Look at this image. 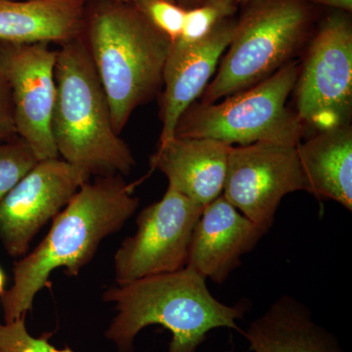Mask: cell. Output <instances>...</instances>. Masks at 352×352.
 Segmentation results:
<instances>
[{
  "label": "cell",
  "instance_id": "ffe728a7",
  "mask_svg": "<svg viewBox=\"0 0 352 352\" xmlns=\"http://www.w3.org/2000/svg\"><path fill=\"white\" fill-rule=\"evenodd\" d=\"M133 3L155 28L170 39L171 43L179 38L187 9L175 0H136Z\"/></svg>",
  "mask_w": 352,
  "mask_h": 352
},
{
  "label": "cell",
  "instance_id": "7a4b0ae2",
  "mask_svg": "<svg viewBox=\"0 0 352 352\" xmlns=\"http://www.w3.org/2000/svg\"><path fill=\"white\" fill-rule=\"evenodd\" d=\"M103 300L113 303L117 311L106 337L118 352H133L138 333L150 325L170 331L166 352H197L214 329L242 333L237 321L247 309L241 303L231 307L219 302L208 289L207 279L186 266L112 287Z\"/></svg>",
  "mask_w": 352,
  "mask_h": 352
},
{
  "label": "cell",
  "instance_id": "cb8c5ba5",
  "mask_svg": "<svg viewBox=\"0 0 352 352\" xmlns=\"http://www.w3.org/2000/svg\"><path fill=\"white\" fill-rule=\"evenodd\" d=\"M176 3L179 4L183 8L190 9L200 6L204 0H175Z\"/></svg>",
  "mask_w": 352,
  "mask_h": 352
},
{
  "label": "cell",
  "instance_id": "9c48e42d",
  "mask_svg": "<svg viewBox=\"0 0 352 352\" xmlns=\"http://www.w3.org/2000/svg\"><path fill=\"white\" fill-rule=\"evenodd\" d=\"M307 191L296 146L258 142L232 146L222 196L267 233L282 199Z\"/></svg>",
  "mask_w": 352,
  "mask_h": 352
},
{
  "label": "cell",
  "instance_id": "ba28073f",
  "mask_svg": "<svg viewBox=\"0 0 352 352\" xmlns=\"http://www.w3.org/2000/svg\"><path fill=\"white\" fill-rule=\"evenodd\" d=\"M204 208L168 186L161 200L138 214L135 233L116 252L118 285L185 267L192 235Z\"/></svg>",
  "mask_w": 352,
  "mask_h": 352
},
{
  "label": "cell",
  "instance_id": "4fadbf2b",
  "mask_svg": "<svg viewBox=\"0 0 352 352\" xmlns=\"http://www.w3.org/2000/svg\"><path fill=\"white\" fill-rule=\"evenodd\" d=\"M236 20H224L207 38L191 50L170 54L164 66L161 119L163 122L159 145L175 138L182 113L203 94L224 51L228 48Z\"/></svg>",
  "mask_w": 352,
  "mask_h": 352
},
{
  "label": "cell",
  "instance_id": "ac0fdd59",
  "mask_svg": "<svg viewBox=\"0 0 352 352\" xmlns=\"http://www.w3.org/2000/svg\"><path fill=\"white\" fill-rule=\"evenodd\" d=\"M237 6L233 0H204L187 9L182 34L171 43L170 54H179L201 43L224 20L232 18Z\"/></svg>",
  "mask_w": 352,
  "mask_h": 352
},
{
  "label": "cell",
  "instance_id": "44dd1931",
  "mask_svg": "<svg viewBox=\"0 0 352 352\" xmlns=\"http://www.w3.org/2000/svg\"><path fill=\"white\" fill-rule=\"evenodd\" d=\"M0 352H74L58 349L47 338H36L25 327L24 318L0 324Z\"/></svg>",
  "mask_w": 352,
  "mask_h": 352
},
{
  "label": "cell",
  "instance_id": "484cf974",
  "mask_svg": "<svg viewBox=\"0 0 352 352\" xmlns=\"http://www.w3.org/2000/svg\"><path fill=\"white\" fill-rule=\"evenodd\" d=\"M234 2H235L236 4H240V3H249L250 1H252V0H233Z\"/></svg>",
  "mask_w": 352,
  "mask_h": 352
},
{
  "label": "cell",
  "instance_id": "d6986e66",
  "mask_svg": "<svg viewBox=\"0 0 352 352\" xmlns=\"http://www.w3.org/2000/svg\"><path fill=\"white\" fill-rule=\"evenodd\" d=\"M38 162L32 148L18 136L0 141V201Z\"/></svg>",
  "mask_w": 352,
  "mask_h": 352
},
{
  "label": "cell",
  "instance_id": "8fae6325",
  "mask_svg": "<svg viewBox=\"0 0 352 352\" xmlns=\"http://www.w3.org/2000/svg\"><path fill=\"white\" fill-rule=\"evenodd\" d=\"M89 180L60 157L38 161L0 201V242L7 254L28 252L34 236Z\"/></svg>",
  "mask_w": 352,
  "mask_h": 352
},
{
  "label": "cell",
  "instance_id": "9a60e30c",
  "mask_svg": "<svg viewBox=\"0 0 352 352\" xmlns=\"http://www.w3.org/2000/svg\"><path fill=\"white\" fill-rule=\"evenodd\" d=\"M242 333L254 352H344L309 308L289 296L275 300Z\"/></svg>",
  "mask_w": 352,
  "mask_h": 352
},
{
  "label": "cell",
  "instance_id": "603a6c76",
  "mask_svg": "<svg viewBox=\"0 0 352 352\" xmlns=\"http://www.w3.org/2000/svg\"><path fill=\"white\" fill-rule=\"evenodd\" d=\"M309 3L332 7L342 12L351 13L352 11V0H307Z\"/></svg>",
  "mask_w": 352,
  "mask_h": 352
},
{
  "label": "cell",
  "instance_id": "52a82bcc",
  "mask_svg": "<svg viewBox=\"0 0 352 352\" xmlns=\"http://www.w3.org/2000/svg\"><path fill=\"white\" fill-rule=\"evenodd\" d=\"M296 117L323 131L349 124L352 108V27L344 14L326 19L296 80Z\"/></svg>",
  "mask_w": 352,
  "mask_h": 352
},
{
  "label": "cell",
  "instance_id": "30bf717a",
  "mask_svg": "<svg viewBox=\"0 0 352 352\" xmlns=\"http://www.w3.org/2000/svg\"><path fill=\"white\" fill-rule=\"evenodd\" d=\"M56 56L50 43H0V69L10 87L16 133L38 161L60 157L51 129Z\"/></svg>",
  "mask_w": 352,
  "mask_h": 352
},
{
  "label": "cell",
  "instance_id": "e0dca14e",
  "mask_svg": "<svg viewBox=\"0 0 352 352\" xmlns=\"http://www.w3.org/2000/svg\"><path fill=\"white\" fill-rule=\"evenodd\" d=\"M307 191L352 210V131L349 124L318 131L296 146Z\"/></svg>",
  "mask_w": 352,
  "mask_h": 352
},
{
  "label": "cell",
  "instance_id": "4316f807",
  "mask_svg": "<svg viewBox=\"0 0 352 352\" xmlns=\"http://www.w3.org/2000/svg\"><path fill=\"white\" fill-rule=\"evenodd\" d=\"M85 1H88V0H85ZM126 1L135 2L136 0H126Z\"/></svg>",
  "mask_w": 352,
  "mask_h": 352
},
{
  "label": "cell",
  "instance_id": "d4e9b609",
  "mask_svg": "<svg viewBox=\"0 0 352 352\" xmlns=\"http://www.w3.org/2000/svg\"><path fill=\"white\" fill-rule=\"evenodd\" d=\"M4 286H6V275H4L3 271H2L1 267H0V296L6 291Z\"/></svg>",
  "mask_w": 352,
  "mask_h": 352
},
{
  "label": "cell",
  "instance_id": "2e32d148",
  "mask_svg": "<svg viewBox=\"0 0 352 352\" xmlns=\"http://www.w3.org/2000/svg\"><path fill=\"white\" fill-rule=\"evenodd\" d=\"M85 0H0V43L61 44L82 38Z\"/></svg>",
  "mask_w": 352,
  "mask_h": 352
},
{
  "label": "cell",
  "instance_id": "6da1fadb",
  "mask_svg": "<svg viewBox=\"0 0 352 352\" xmlns=\"http://www.w3.org/2000/svg\"><path fill=\"white\" fill-rule=\"evenodd\" d=\"M138 198L124 176L95 177L76 192L53 219L36 249L14 264V283L1 296L6 323L24 318L53 271L76 276L94 259L102 241L117 233L135 214Z\"/></svg>",
  "mask_w": 352,
  "mask_h": 352
},
{
  "label": "cell",
  "instance_id": "3957f363",
  "mask_svg": "<svg viewBox=\"0 0 352 352\" xmlns=\"http://www.w3.org/2000/svg\"><path fill=\"white\" fill-rule=\"evenodd\" d=\"M83 39L120 134L163 85L170 39L126 0H88Z\"/></svg>",
  "mask_w": 352,
  "mask_h": 352
},
{
  "label": "cell",
  "instance_id": "7c38bea8",
  "mask_svg": "<svg viewBox=\"0 0 352 352\" xmlns=\"http://www.w3.org/2000/svg\"><path fill=\"white\" fill-rule=\"evenodd\" d=\"M265 234L220 195L204 208L190 242L186 267L214 283H224Z\"/></svg>",
  "mask_w": 352,
  "mask_h": 352
},
{
  "label": "cell",
  "instance_id": "7402d4cb",
  "mask_svg": "<svg viewBox=\"0 0 352 352\" xmlns=\"http://www.w3.org/2000/svg\"><path fill=\"white\" fill-rule=\"evenodd\" d=\"M17 136L14 124L11 91L6 76L0 69V141Z\"/></svg>",
  "mask_w": 352,
  "mask_h": 352
},
{
  "label": "cell",
  "instance_id": "5bb4252c",
  "mask_svg": "<svg viewBox=\"0 0 352 352\" xmlns=\"http://www.w3.org/2000/svg\"><path fill=\"white\" fill-rule=\"evenodd\" d=\"M231 148L212 139L175 136L159 145L151 164L168 186L206 207L222 195Z\"/></svg>",
  "mask_w": 352,
  "mask_h": 352
},
{
  "label": "cell",
  "instance_id": "277c9868",
  "mask_svg": "<svg viewBox=\"0 0 352 352\" xmlns=\"http://www.w3.org/2000/svg\"><path fill=\"white\" fill-rule=\"evenodd\" d=\"M55 80L51 129L59 157L90 178L129 175L135 160L113 129L107 96L83 36L57 50Z\"/></svg>",
  "mask_w": 352,
  "mask_h": 352
},
{
  "label": "cell",
  "instance_id": "8992f818",
  "mask_svg": "<svg viewBox=\"0 0 352 352\" xmlns=\"http://www.w3.org/2000/svg\"><path fill=\"white\" fill-rule=\"evenodd\" d=\"M298 72V64L291 62L224 101L194 102L178 120L175 136L212 139L231 146L258 142L298 146L305 127L287 109L286 101Z\"/></svg>",
  "mask_w": 352,
  "mask_h": 352
},
{
  "label": "cell",
  "instance_id": "5b68a950",
  "mask_svg": "<svg viewBox=\"0 0 352 352\" xmlns=\"http://www.w3.org/2000/svg\"><path fill=\"white\" fill-rule=\"evenodd\" d=\"M307 0H252L201 103L219 102L261 82L300 50L311 23Z\"/></svg>",
  "mask_w": 352,
  "mask_h": 352
}]
</instances>
